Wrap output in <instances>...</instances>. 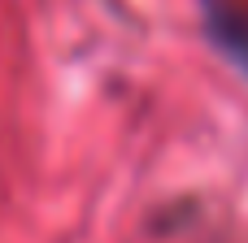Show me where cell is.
<instances>
[{
  "mask_svg": "<svg viewBox=\"0 0 248 243\" xmlns=\"http://www.w3.org/2000/svg\"><path fill=\"white\" fill-rule=\"evenodd\" d=\"M205 39L248 78V4L244 0H201Z\"/></svg>",
  "mask_w": 248,
  "mask_h": 243,
  "instance_id": "6da1fadb",
  "label": "cell"
}]
</instances>
